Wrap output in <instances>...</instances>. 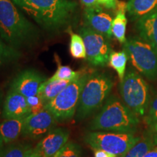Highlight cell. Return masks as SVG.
Listing matches in <instances>:
<instances>
[{"mask_svg": "<svg viewBox=\"0 0 157 157\" xmlns=\"http://www.w3.org/2000/svg\"><path fill=\"white\" fill-rule=\"evenodd\" d=\"M83 17L86 26L109 39L112 37L113 18L109 14L104 13L101 7H85Z\"/></svg>", "mask_w": 157, "mask_h": 157, "instance_id": "13", "label": "cell"}, {"mask_svg": "<svg viewBox=\"0 0 157 157\" xmlns=\"http://www.w3.org/2000/svg\"><path fill=\"white\" fill-rule=\"evenodd\" d=\"M21 57L19 50L7 44L0 36V66L16 61Z\"/></svg>", "mask_w": 157, "mask_h": 157, "instance_id": "22", "label": "cell"}, {"mask_svg": "<svg viewBox=\"0 0 157 157\" xmlns=\"http://www.w3.org/2000/svg\"><path fill=\"white\" fill-rule=\"evenodd\" d=\"M157 146V135L152 132L145 134L123 157H144Z\"/></svg>", "mask_w": 157, "mask_h": 157, "instance_id": "17", "label": "cell"}, {"mask_svg": "<svg viewBox=\"0 0 157 157\" xmlns=\"http://www.w3.org/2000/svg\"><path fill=\"white\" fill-rule=\"evenodd\" d=\"M128 59V56L124 50L120 52H113L112 51L109 57V66L117 71L120 81L123 79L124 76L125 75L127 63Z\"/></svg>", "mask_w": 157, "mask_h": 157, "instance_id": "20", "label": "cell"}, {"mask_svg": "<svg viewBox=\"0 0 157 157\" xmlns=\"http://www.w3.org/2000/svg\"><path fill=\"white\" fill-rule=\"evenodd\" d=\"M25 157H42L37 153L36 151L34 150V148H29L28 150L26 151L25 154Z\"/></svg>", "mask_w": 157, "mask_h": 157, "instance_id": "32", "label": "cell"}, {"mask_svg": "<svg viewBox=\"0 0 157 157\" xmlns=\"http://www.w3.org/2000/svg\"><path fill=\"white\" fill-rule=\"evenodd\" d=\"M90 74L82 73L52 101L45 104L44 109L50 111L57 121L70 120L76 114L82 90Z\"/></svg>", "mask_w": 157, "mask_h": 157, "instance_id": "7", "label": "cell"}, {"mask_svg": "<svg viewBox=\"0 0 157 157\" xmlns=\"http://www.w3.org/2000/svg\"><path fill=\"white\" fill-rule=\"evenodd\" d=\"M119 93L124 103L138 116H143L150 103L149 86L137 72L129 69L120 81Z\"/></svg>", "mask_w": 157, "mask_h": 157, "instance_id": "5", "label": "cell"}, {"mask_svg": "<svg viewBox=\"0 0 157 157\" xmlns=\"http://www.w3.org/2000/svg\"><path fill=\"white\" fill-rule=\"evenodd\" d=\"M113 86L111 76L103 72L90 74L80 95L76 119L81 121L101 109L109 97Z\"/></svg>", "mask_w": 157, "mask_h": 157, "instance_id": "4", "label": "cell"}, {"mask_svg": "<svg viewBox=\"0 0 157 157\" xmlns=\"http://www.w3.org/2000/svg\"><path fill=\"white\" fill-rule=\"evenodd\" d=\"M26 118L6 119L0 124V137L5 144L14 142L22 134Z\"/></svg>", "mask_w": 157, "mask_h": 157, "instance_id": "16", "label": "cell"}, {"mask_svg": "<svg viewBox=\"0 0 157 157\" xmlns=\"http://www.w3.org/2000/svg\"><path fill=\"white\" fill-rule=\"evenodd\" d=\"M157 8V0H129L127 11L129 16L137 20Z\"/></svg>", "mask_w": 157, "mask_h": 157, "instance_id": "19", "label": "cell"}, {"mask_svg": "<svg viewBox=\"0 0 157 157\" xmlns=\"http://www.w3.org/2000/svg\"><path fill=\"white\" fill-rule=\"evenodd\" d=\"M82 148L78 143L68 142L56 154L51 157H81Z\"/></svg>", "mask_w": 157, "mask_h": 157, "instance_id": "26", "label": "cell"}, {"mask_svg": "<svg viewBox=\"0 0 157 157\" xmlns=\"http://www.w3.org/2000/svg\"><path fill=\"white\" fill-rule=\"evenodd\" d=\"M57 58V63H58V68H57L56 73L52 76L49 79L50 80H56V79H63L68 80V81L73 82L78 78L81 76L82 73L80 72L75 71L72 69L71 68L68 66H62L59 62V59L58 56H56Z\"/></svg>", "mask_w": 157, "mask_h": 157, "instance_id": "24", "label": "cell"}, {"mask_svg": "<svg viewBox=\"0 0 157 157\" xmlns=\"http://www.w3.org/2000/svg\"><path fill=\"white\" fill-rule=\"evenodd\" d=\"M29 148V145L23 143H10L2 149L0 157H25V152Z\"/></svg>", "mask_w": 157, "mask_h": 157, "instance_id": "25", "label": "cell"}, {"mask_svg": "<svg viewBox=\"0 0 157 157\" xmlns=\"http://www.w3.org/2000/svg\"><path fill=\"white\" fill-rule=\"evenodd\" d=\"M4 144H5V143H4L3 140H2V137H0V151H1L2 149L3 148V147H4Z\"/></svg>", "mask_w": 157, "mask_h": 157, "instance_id": "34", "label": "cell"}, {"mask_svg": "<svg viewBox=\"0 0 157 157\" xmlns=\"http://www.w3.org/2000/svg\"><path fill=\"white\" fill-rule=\"evenodd\" d=\"M0 36L20 50L36 44L40 33L13 0H0Z\"/></svg>", "mask_w": 157, "mask_h": 157, "instance_id": "2", "label": "cell"}, {"mask_svg": "<svg viewBox=\"0 0 157 157\" xmlns=\"http://www.w3.org/2000/svg\"><path fill=\"white\" fill-rule=\"evenodd\" d=\"M30 115L26 98L15 90L10 89L3 105L2 116L5 119L24 118Z\"/></svg>", "mask_w": 157, "mask_h": 157, "instance_id": "14", "label": "cell"}, {"mask_svg": "<svg viewBox=\"0 0 157 157\" xmlns=\"http://www.w3.org/2000/svg\"><path fill=\"white\" fill-rule=\"evenodd\" d=\"M79 34L84 40L86 59L90 64L99 67L106 66L112 52L109 39L86 25L79 29Z\"/></svg>", "mask_w": 157, "mask_h": 157, "instance_id": "9", "label": "cell"}, {"mask_svg": "<svg viewBox=\"0 0 157 157\" xmlns=\"http://www.w3.org/2000/svg\"><path fill=\"white\" fill-rule=\"evenodd\" d=\"M70 132L63 127L53 128L37 143L34 150L42 157H51L68 142Z\"/></svg>", "mask_w": 157, "mask_h": 157, "instance_id": "12", "label": "cell"}, {"mask_svg": "<svg viewBox=\"0 0 157 157\" xmlns=\"http://www.w3.org/2000/svg\"><path fill=\"white\" fill-rule=\"evenodd\" d=\"M24 14L41 28L58 33L74 21L77 2L71 0H13Z\"/></svg>", "mask_w": 157, "mask_h": 157, "instance_id": "1", "label": "cell"}, {"mask_svg": "<svg viewBox=\"0 0 157 157\" xmlns=\"http://www.w3.org/2000/svg\"><path fill=\"white\" fill-rule=\"evenodd\" d=\"M80 2L85 7H99L101 5L97 0H80Z\"/></svg>", "mask_w": 157, "mask_h": 157, "instance_id": "31", "label": "cell"}, {"mask_svg": "<svg viewBox=\"0 0 157 157\" xmlns=\"http://www.w3.org/2000/svg\"><path fill=\"white\" fill-rule=\"evenodd\" d=\"M94 156L95 157H117L115 154L102 150V149H95Z\"/></svg>", "mask_w": 157, "mask_h": 157, "instance_id": "30", "label": "cell"}, {"mask_svg": "<svg viewBox=\"0 0 157 157\" xmlns=\"http://www.w3.org/2000/svg\"><path fill=\"white\" fill-rule=\"evenodd\" d=\"M70 52L71 56L76 59H86L85 45L80 34L71 33Z\"/></svg>", "mask_w": 157, "mask_h": 157, "instance_id": "23", "label": "cell"}, {"mask_svg": "<svg viewBox=\"0 0 157 157\" xmlns=\"http://www.w3.org/2000/svg\"><path fill=\"white\" fill-rule=\"evenodd\" d=\"M146 116L145 117V121L149 127L154 129L157 122V95L151 100L149 103Z\"/></svg>", "mask_w": 157, "mask_h": 157, "instance_id": "27", "label": "cell"}, {"mask_svg": "<svg viewBox=\"0 0 157 157\" xmlns=\"http://www.w3.org/2000/svg\"><path fill=\"white\" fill-rule=\"evenodd\" d=\"M125 13H126V12H118L117 13L116 17L114 19H113L112 27H111L113 36L121 44H124L127 40L125 35H126L127 20Z\"/></svg>", "mask_w": 157, "mask_h": 157, "instance_id": "21", "label": "cell"}, {"mask_svg": "<svg viewBox=\"0 0 157 157\" xmlns=\"http://www.w3.org/2000/svg\"><path fill=\"white\" fill-rule=\"evenodd\" d=\"M100 5H103L109 9H114L117 4V0H97Z\"/></svg>", "mask_w": 157, "mask_h": 157, "instance_id": "29", "label": "cell"}, {"mask_svg": "<svg viewBox=\"0 0 157 157\" xmlns=\"http://www.w3.org/2000/svg\"><path fill=\"white\" fill-rule=\"evenodd\" d=\"M144 157H157V146L149 151Z\"/></svg>", "mask_w": 157, "mask_h": 157, "instance_id": "33", "label": "cell"}, {"mask_svg": "<svg viewBox=\"0 0 157 157\" xmlns=\"http://www.w3.org/2000/svg\"><path fill=\"white\" fill-rule=\"evenodd\" d=\"M154 129V130H155V132H157V122H156V124H155V126H154V129Z\"/></svg>", "mask_w": 157, "mask_h": 157, "instance_id": "35", "label": "cell"}, {"mask_svg": "<svg viewBox=\"0 0 157 157\" xmlns=\"http://www.w3.org/2000/svg\"><path fill=\"white\" fill-rule=\"evenodd\" d=\"M140 138L134 133L90 131L84 135V140L93 150L102 149L117 157H123Z\"/></svg>", "mask_w": 157, "mask_h": 157, "instance_id": "8", "label": "cell"}, {"mask_svg": "<svg viewBox=\"0 0 157 157\" xmlns=\"http://www.w3.org/2000/svg\"><path fill=\"white\" fill-rule=\"evenodd\" d=\"M26 100L30 109V114L39 113L44 109L45 103L42 96L39 93L36 95L26 98Z\"/></svg>", "mask_w": 157, "mask_h": 157, "instance_id": "28", "label": "cell"}, {"mask_svg": "<svg viewBox=\"0 0 157 157\" xmlns=\"http://www.w3.org/2000/svg\"><path fill=\"white\" fill-rule=\"evenodd\" d=\"M57 122L53 115L48 110L30 114L25 119L22 135L32 139L42 137L53 129Z\"/></svg>", "mask_w": 157, "mask_h": 157, "instance_id": "11", "label": "cell"}, {"mask_svg": "<svg viewBox=\"0 0 157 157\" xmlns=\"http://www.w3.org/2000/svg\"><path fill=\"white\" fill-rule=\"evenodd\" d=\"M139 122L137 116L126 104L116 96L111 95L90 121L89 129L91 131L134 133Z\"/></svg>", "mask_w": 157, "mask_h": 157, "instance_id": "3", "label": "cell"}, {"mask_svg": "<svg viewBox=\"0 0 157 157\" xmlns=\"http://www.w3.org/2000/svg\"><path fill=\"white\" fill-rule=\"evenodd\" d=\"M71 82L68 80H50L48 78L41 85L39 94L42 97L45 104H47L52 101L59 93H61Z\"/></svg>", "mask_w": 157, "mask_h": 157, "instance_id": "18", "label": "cell"}, {"mask_svg": "<svg viewBox=\"0 0 157 157\" xmlns=\"http://www.w3.org/2000/svg\"><path fill=\"white\" fill-rule=\"evenodd\" d=\"M45 76L34 68H27L16 75L12 82L10 89L25 98L39 93L41 85L46 81Z\"/></svg>", "mask_w": 157, "mask_h": 157, "instance_id": "10", "label": "cell"}, {"mask_svg": "<svg viewBox=\"0 0 157 157\" xmlns=\"http://www.w3.org/2000/svg\"><path fill=\"white\" fill-rule=\"evenodd\" d=\"M131 63L149 80L157 78V48L140 37H130L124 43Z\"/></svg>", "mask_w": 157, "mask_h": 157, "instance_id": "6", "label": "cell"}, {"mask_svg": "<svg viewBox=\"0 0 157 157\" xmlns=\"http://www.w3.org/2000/svg\"><path fill=\"white\" fill-rule=\"evenodd\" d=\"M136 29L141 39L157 48V8L137 19Z\"/></svg>", "mask_w": 157, "mask_h": 157, "instance_id": "15", "label": "cell"}]
</instances>
